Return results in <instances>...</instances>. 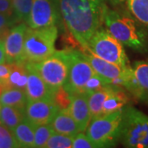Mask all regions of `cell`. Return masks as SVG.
<instances>
[{
	"label": "cell",
	"instance_id": "10",
	"mask_svg": "<svg viewBox=\"0 0 148 148\" xmlns=\"http://www.w3.org/2000/svg\"><path fill=\"white\" fill-rule=\"evenodd\" d=\"M56 0H33L27 25L32 29L56 26L59 18Z\"/></svg>",
	"mask_w": 148,
	"mask_h": 148
},
{
	"label": "cell",
	"instance_id": "20",
	"mask_svg": "<svg viewBox=\"0 0 148 148\" xmlns=\"http://www.w3.org/2000/svg\"><path fill=\"white\" fill-rule=\"evenodd\" d=\"M26 119L25 110L16 107L2 106L0 110V123L12 130Z\"/></svg>",
	"mask_w": 148,
	"mask_h": 148
},
{
	"label": "cell",
	"instance_id": "32",
	"mask_svg": "<svg viewBox=\"0 0 148 148\" xmlns=\"http://www.w3.org/2000/svg\"><path fill=\"white\" fill-rule=\"evenodd\" d=\"M0 13L14 16L12 0H0Z\"/></svg>",
	"mask_w": 148,
	"mask_h": 148
},
{
	"label": "cell",
	"instance_id": "29",
	"mask_svg": "<svg viewBox=\"0 0 148 148\" xmlns=\"http://www.w3.org/2000/svg\"><path fill=\"white\" fill-rule=\"evenodd\" d=\"M107 82L105 80L101 77L100 75H98L97 73H95L91 78H90L87 83L86 84L83 90V93L86 95H88L91 92H94L98 90H101L102 88L106 87V86H108Z\"/></svg>",
	"mask_w": 148,
	"mask_h": 148
},
{
	"label": "cell",
	"instance_id": "36",
	"mask_svg": "<svg viewBox=\"0 0 148 148\" xmlns=\"http://www.w3.org/2000/svg\"><path fill=\"white\" fill-rule=\"evenodd\" d=\"M4 90V87H3V86L0 83V96L2 95V93H3V91Z\"/></svg>",
	"mask_w": 148,
	"mask_h": 148
},
{
	"label": "cell",
	"instance_id": "9",
	"mask_svg": "<svg viewBox=\"0 0 148 148\" xmlns=\"http://www.w3.org/2000/svg\"><path fill=\"white\" fill-rule=\"evenodd\" d=\"M83 53L95 73L100 75L108 84L117 86H125L127 78L132 73V69L130 66L122 67L110 63L97 57L89 49H85Z\"/></svg>",
	"mask_w": 148,
	"mask_h": 148
},
{
	"label": "cell",
	"instance_id": "4",
	"mask_svg": "<svg viewBox=\"0 0 148 148\" xmlns=\"http://www.w3.org/2000/svg\"><path fill=\"white\" fill-rule=\"evenodd\" d=\"M57 36L56 26L38 29L28 27L24 40V60L39 63L53 55Z\"/></svg>",
	"mask_w": 148,
	"mask_h": 148
},
{
	"label": "cell",
	"instance_id": "30",
	"mask_svg": "<svg viewBox=\"0 0 148 148\" xmlns=\"http://www.w3.org/2000/svg\"><path fill=\"white\" fill-rule=\"evenodd\" d=\"M17 21L14 16L0 13V40H4L11 28L14 27Z\"/></svg>",
	"mask_w": 148,
	"mask_h": 148
},
{
	"label": "cell",
	"instance_id": "26",
	"mask_svg": "<svg viewBox=\"0 0 148 148\" xmlns=\"http://www.w3.org/2000/svg\"><path fill=\"white\" fill-rule=\"evenodd\" d=\"M73 137L53 132L49 138L45 148H72Z\"/></svg>",
	"mask_w": 148,
	"mask_h": 148
},
{
	"label": "cell",
	"instance_id": "18",
	"mask_svg": "<svg viewBox=\"0 0 148 148\" xmlns=\"http://www.w3.org/2000/svg\"><path fill=\"white\" fill-rule=\"evenodd\" d=\"M127 101L128 98L127 95L119 88V86H114L110 95L104 102L102 115L123 110L127 105Z\"/></svg>",
	"mask_w": 148,
	"mask_h": 148
},
{
	"label": "cell",
	"instance_id": "13",
	"mask_svg": "<svg viewBox=\"0 0 148 148\" xmlns=\"http://www.w3.org/2000/svg\"><path fill=\"white\" fill-rule=\"evenodd\" d=\"M27 71V82L25 89L27 102L38 100H52L53 94L48 88L34 63L26 62Z\"/></svg>",
	"mask_w": 148,
	"mask_h": 148
},
{
	"label": "cell",
	"instance_id": "1",
	"mask_svg": "<svg viewBox=\"0 0 148 148\" xmlns=\"http://www.w3.org/2000/svg\"><path fill=\"white\" fill-rule=\"evenodd\" d=\"M66 27L85 49L103 23L105 0H56Z\"/></svg>",
	"mask_w": 148,
	"mask_h": 148
},
{
	"label": "cell",
	"instance_id": "12",
	"mask_svg": "<svg viewBox=\"0 0 148 148\" xmlns=\"http://www.w3.org/2000/svg\"><path fill=\"white\" fill-rule=\"evenodd\" d=\"M59 109L52 100H38L27 102L26 119L34 125L50 123Z\"/></svg>",
	"mask_w": 148,
	"mask_h": 148
},
{
	"label": "cell",
	"instance_id": "5",
	"mask_svg": "<svg viewBox=\"0 0 148 148\" xmlns=\"http://www.w3.org/2000/svg\"><path fill=\"white\" fill-rule=\"evenodd\" d=\"M123 110L90 119L86 131L95 147H110L119 140Z\"/></svg>",
	"mask_w": 148,
	"mask_h": 148
},
{
	"label": "cell",
	"instance_id": "15",
	"mask_svg": "<svg viewBox=\"0 0 148 148\" xmlns=\"http://www.w3.org/2000/svg\"><path fill=\"white\" fill-rule=\"evenodd\" d=\"M50 125L53 127L54 132L66 136L74 137L80 132L77 123L75 122L68 110H59L50 123Z\"/></svg>",
	"mask_w": 148,
	"mask_h": 148
},
{
	"label": "cell",
	"instance_id": "21",
	"mask_svg": "<svg viewBox=\"0 0 148 148\" xmlns=\"http://www.w3.org/2000/svg\"><path fill=\"white\" fill-rule=\"evenodd\" d=\"M0 104L2 106H12L25 110L27 105L25 90L16 88L5 89L0 96Z\"/></svg>",
	"mask_w": 148,
	"mask_h": 148
},
{
	"label": "cell",
	"instance_id": "34",
	"mask_svg": "<svg viewBox=\"0 0 148 148\" xmlns=\"http://www.w3.org/2000/svg\"><path fill=\"white\" fill-rule=\"evenodd\" d=\"M4 63H6L4 44L3 40H0V64H4Z\"/></svg>",
	"mask_w": 148,
	"mask_h": 148
},
{
	"label": "cell",
	"instance_id": "23",
	"mask_svg": "<svg viewBox=\"0 0 148 148\" xmlns=\"http://www.w3.org/2000/svg\"><path fill=\"white\" fill-rule=\"evenodd\" d=\"M134 77L143 90L145 98L148 97V64L146 62H135L132 68Z\"/></svg>",
	"mask_w": 148,
	"mask_h": 148
},
{
	"label": "cell",
	"instance_id": "24",
	"mask_svg": "<svg viewBox=\"0 0 148 148\" xmlns=\"http://www.w3.org/2000/svg\"><path fill=\"white\" fill-rule=\"evenodd\" d=\"M13 16L17 22L27 23L32 11L33 0H12Z\"/></svg>",
	"mask_w": 148,
	"mask_h": 148
},
{
	"label": "cell",
	"instance_id": "17",
	"mask_svg": "<svg viewBox=\"0 0 148 148\" xmlns=\"http://www.w3.org/2000/svg\"><path fill=\"white\" fill-rule=\"evenodd\" d=\"M12 135L18 145V147H34L35 125L25 119L12 130Z\"/></svg>",
	"mask_w": 148,
	"mask_h": 148
},
{
	"label": "cell",
	"instance_id": "6",
	"mask_svg": "<svg viewBox=\"0 0 148 148\" xmlns=\"http://www.w3.org/2000/svg\"><path fill=\"white\" fill-rule=\"evenodd\" d=\"M87 49L110 63L122 67L129 66L123 44L104 27H101L93 34L88 42Z\"/></svg>",
	"mask_w": 148,
	"mask_h": 148
},
{
	"label": "cell",
	"instance_id": "2",
	"mask_svg": "<svg viewBox=\"0 0 148 148\" xmlns=\"http://www.w3.org/2000/svg\"><path fill=\"white\" fill-rule=\"evenodd\" d=\"M103 23L108 32L123 45L139 51L146 48L144 35L131 17L120 14L106 5L103 11Z\"/></svg>",
	"mask_w": 148,
	"mask_h": 148
},
{
	"label": "cell",
	"instance_id": "19",
	"mask_svg": "<svg viewBox=\"0 0 148 148\" xmlns=\"http://www.w3.org/2000/svg\"><path fill=\"white\" fill-rule=\"evenodd\" d=\"M113 86H114L113 85L110 84L101 90L91 92L87 95V101H88V106L90 109L91 119L102 116L104 102L108 97V95H110V93L113 89Z\"/></svg>",
	"mask_w": 148,
	"mask_h": 148
},
{
	"label": "cell",
	"instance_id": "22",
	"mask_svg": "<svg viewBox=\"0 0 148 148\" xmlns=\"http://www.w3.org/2000/svg\"><path fill=\"white\" fill-rule=\"evenodd\" d=\"M127 8L138 21L148 27V0H125Z\"/></svg>",
	"mask_w": 148,
	"mask_h": 148
},
{
	"label": "cell",
	"instance_id": "14",
	"mask_svg": "<svg viewBox=\"0 0 148 148\" xmlns=\"http://www.w3.org/2000/svg\"><path fill=\"white\" fill-rule=\"evenodd\" d=\"M68 110L77 123L80 132H85L91 119L87 95L84 93L73 94L71 105Z\"/></svg>",
	"mask_w": 148,
	"mask_h": 148
},
{
	"label": "cell",
	"instance_id": "3",
	"mask_svg": "<svg viewBox=\"0 0 148 148\" xmlns=\"http://www.w3.org/2000/svg\"><path fill=\"white\" fill-rule=\"evenodd\" d=\"M119 140L125 147L148 148V115L132 106L123 110Z\"/></svg>",
	"mask_w": 148,
	"mask_h": 148
},
{
	"label": "cell",
	"instance_id": "7",
	"mask_svg": "<svg viewBox=\"0 0 148 148\" xmlns=\"http://www.w3.org/2000/svg\"><path fill=\"white\" fill-rule=\"evenodd\" d=\"M34 64L53 94L65 84L69 73L68 49L55 51L50 57Z\"/></svg>",
	"mask_w": 148,
	"mask_h": 148
},
{
	"label": "cell",
	"instance_id": "31",
	"mask_svg": "<svg viewBox=\"0 0 148 148\" xmlns=\"http://www.w3.org/2000/svg\"><path fill=\"white\" fill-rule=\"evenodd\" d=\"M94 145L86 136V134L82 132H78L73 137V147L72 148H94Z\"/></svg>",
	"mask_w": 148,
	"mask_h": 148
},
{
	"label": "cell",
	"instance_id": "37",
	"mask_svg": "<svg viewBox=\"0 0 148 148\" xmlns=\"http://www.w3.org/2000/svg\"><path fill=\"white\" fill-rule=\"evenodd\" d=\"M1 107H2V105L0 104V110H1Z\"/></svg>",
	"mask_w": 148,
	"mask_h": 148
},
{
	"label": "cell",
	"instance_id": "16",
	"mask_svg": "<svg viewBox=\"0 0 148 148\" xmlns=\"http://www.w3.org/2000/svg\"><path fill=\"white\" fill-rule=\"evenodd\" d=\"M11 70L8 79L3 83L5 89L16 88L25 90L27 82V71L26 69V62L10 63Z\"/></svg>",
	"mask_w": 148,
	"mask_h": 148
},
{
	"label": "cell",
	"instance_id": "33",
	"mask_svg": "<svg viewBox=\"0 0 148 148\" xmlns=\"http://www.w3.org/2000/svg\"><path fill=\"white\" fill-rule=\"evenodd\" d=\"M11 70V64L10 63H4V64H0V83L3 85V83L8 79V75Z\"/></svg>",
	"mask_w": 148,
	"mask_h": 148
},
{
	"label": "cell",
	"instance_id": "8",
	"mask_svg": "<svg viewBox=\"0 0 148 148\" xmlns=\"http://www.w3.org/2000/svg\"><path fill=\"white\" fill-rule=\"evenodd\" d=\"M68 53L69 73L64 86L72 95L83 93L86 84L96 73L83 52L68 49Z\"/></svg>",
	"mask_w": 148,
	"mask_h": 148
},
{
	"label": "cell",
	"instance_id": "25",
	"mask_svg": "<svg viewBox=\"0 0 148 148\" xmlns=\"http://www.w3.org/2000/svg\"><path fill=\"white\" fill-rule=\"evenodd\" d=\"M53 127L49 124L35 125V138H34V147L45 148L49 138L53 134Z\"/></svg>",
	"mask_w": 148,
	"mask_h": 148
},
{
	"label": "cell",
	"instance_id": "28",
	"mask_svg": "<svg viewBox=\"0 0 148 148\" xmlns=\"http://www.w3.org/2000/svg\"><path fill=\"white\" fill-rule=\"evenodd\" d=\"M18 147L12 132L4 125L0 123V148Z\"/></svg>",
	"mask_w": 148,
	"mask_h": 148
},
{
	"label": "cell",
	"instance_id": "11",
	"mask_svg": "<svg viewBox=\"0 0 148 148\" xmlns=\"http://www.w3.org/2000/svg\"><path fill=\"white\" fill-rule=\"evenodd\" d=\"M27 28L28 26L25 22L11 28L3 40L6 63L26 62L24 60V40Z\"/></svg>",
	"mask_w": 148,
	"mask_h": 148
},
{
	"label": "cell",
	"instance_id": "35",
	"mask_svg": "<svg viewBox=\"0 0 148 148\" xmlns=\"http://www.w3.org/2000/svg\"><path fill=\"white\" fill-rule=\"evenodd\" d=\"M113 5H119L121 4L123 2H124L125 0H109Z\"/></svg>",
	"mask_w": 148,
	"mask_h": 148
},
{
	"label": "cell",
	"instance_id": "27",
	"mask_svg": "<svg viewBox=\"0 0 148 148\" xmlns=\"http://www.w3.org/2000/svg\"><path fill=\"white\" fill-rule=\"evenodd\" d=\"M72 98L73 95L63 86L53 93V101L59 110H68L71 105Z\"/></svg>",
	"mask_w": 148,
	"mask_h": 148
}]
</instances>
